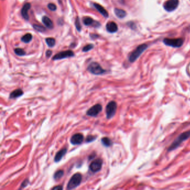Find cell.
<instances>
[{"label":"cell","mask_w":190,"mask_h":190,"mask_svg":"<svg viewBox=\"0 0 190 190\" xmlns=\"http://www.w3.org/2000/svg\"><path fill=\"white\" fill-rule=\"evenodd\" d=\"M34 29L35 30H36L37 31L39 32H43L45 31V29L42 27V26H39V25H33Z\"/></svg>","instance_id":"obj_26"},{"label":"cell","mask_w":190,"mask_h":190,"mask_svg":"<svg viewBox=\"0 0 190 190\" xmlns=\"http://www.w3.org/2000/svg\"><path fill=\"white\" fill-rule=\"evenodd\" d=\"M63 189V187L62 186H56L54 187H53V190H62Z\"/></svg>","instance_id":"obj_31"},{"label":"cell","mask_w":190,"mask_h":190,"mask_svg":"<svg viewBox=\"0 0 190 190\" xmlns=\"http://www.w3.org/2000/svg\"><path fill=\"white\" fill-rule=\"evenodd\" d=\"M32 36L31 34L30 33H27L26 35H25L22 38H21V40L23 42H25V43H28L30 42L32 40Z\"/></svg>","instance_id":"obj_22"},{"label":"cell","mask_w":190,"mask_h":190,"mask_svg":"<svg viewBox=\"0 0 190 190\" xmlns=\"http://www.w3.org/2000/svg\"><path fill=\"white\" fill-rule=\"evenodd\" d=\"M190 137V130L186 131L178 136L173 142L169 148H168V151H172L175 149L178 148L180 145L185 140H186L188 138Z\"/></svg>","instance_id":"obj_1"},{"label":"cell","mask_w":190,"mask_h":190,"mask_svg":"<svg viewBox=\"0 0 190 190\" xmlns=\"http://www.w3.org/2000/svg\"><path fill=\"white\" fill-rule=\"evenodd\" d=\"M115 14L116 16L120 19H122L126 16V12L125 11L119 9H115L114 10Z\"/></svg>","instance_id":"obj_20"},{"label":"cell","mask_w":190,"mask_h":190,"mask_svg":"<svg viewBox=\"0 0 190 190\" xmlns=\"http://www.w3.org/2000/svg\"><path fill=\"white\" fill-rule=\"evenodd\" d=\"M93 48V45L92 44H90V45H87L86 46H85V47L83 48V52H87L89 50H90L91 49H92Z\"/></svg>","instance_id":"obj_27"},{"label":"cell","mask_w":190,"mask_h":190,"mask_svg":"<svg viewBox=\"0 0 190 190\" xmlns=\"http://www.w3.org/2000/svg\"><path fill=\"white\" fill-rule=\"evenodd\" d=\"M75 26L76 27V29L79 31H81V25L80 23V21H79V19L78 17H77L76 21H75Z\"/></svg>","instance_id":"obj_29"},{"label":"cell","mask_w":190,"mask_h":190,"mask_svg":"<svg viewBox=\"0 0 190 190\" xmlns=\"http://www.w3.org/2000/svg\"><path fill=\"white\" fill-rule=\"evenodd\" d=\"M96 139V136H92V135H89V136H87L85 140H86V142L89 143V142H92L95 140Z\"/></svg>","instance_id":"obj_25"},{"label":"cell","mask_w":190,"mask_h":190,"mask_svg":"<svg viewBox=\"0 0 190 190\" xmlns=\"http://www.w3.org/2000/svg\"><path fill=\"white\" fill-rule=\"evenodd\" d=\"M164 43L169 46H172L173 48H179L181 47L183 43V40L182 39H165L163 40Z\"/></svg>","instance_id":"obj_6"},{"label":"cell","mask_w":190,"mask_h":190,"mask_svg":"<svg viewBox=\"0 0 190 190\" xmlns=\"http://www.w3.org/2000/svg\"><path fill=\"white\" fill-rule=\"evenodd\" d=\"M84 136L81 133H76L70 139V142L73 145H79L83 142Z\"/></svg>","instance_id":"obj_11"},{"label":"cell","mask_w":190,"mask_h":190,"mask_svg":"<svg viewBox=\"0 0 190 190\" xmlns=\"http://www.w3.org/2000/svg\"><path fill=\"white\" fill-rule=\"evenodd\" d=\"M64 174L63 170H58L57 171L54 175V179L55 181L60 180L61 178L63 177Z\"/></svg>","instance_id":"obj_21"},{"label":"cell","mask_w":190,"mask_h":190,"mask_svg":"<svg viewBox=\"0 0 190 190\" xmlns=\"http://www.w3.org/2000/svg\"><path fill=\"white\" fill-rule=\"evenodd\" d=\"M147 48V45L146 44H143L138 46L137 49L130 54L129 57V60L130 62L133 63L135 62L138 58L141 55L146 49Z\"/></svg>","instance_id":"obj_3"},{"label":"cell","mask_w":190,"mask_h":190,"mask_svg":"<svg viewBox=\"0 0 190 190\" xmlns=\"http://www.w3.org/2000/svg\"><path fill=\"white\" fill-rule=\"evenodd\" d=\"M94 6L95 7V9L98 11L104 17H108L109 15L108 12L106 10V9L102 6L101 5H100L98 3H94Z\"/></svg>","instance_id":"obj_16"},{"label":"cell","mask_w":190,"mask_h":190,"mask_svg":"<svg viewBox=\"0 0 190 190\" xmlns=\"http://www.w3.org/2000/svg\"><path fill=\"white\" fill-rule=\"evenodd\" d=\"M101 142L102 145L105 147H110L113 145L112 141L108 137H103L101 139Z\"/></svg>","instance_id":"obj_19"},{"label":"cell","mask_w":190,"mask_h":190,"mask_svg":"<svg viewBox=\"0 0 190 190\" xmlns=\"http://www.w3.org/2000/svg\"><path fill=\"white\" fill-rule=\"evenodd\" d=\"M102 110V106L100 104H96L89 108L86 112V115L90 116H97Z\"/></svg>","instance_id":"obj_7"},{"label":"cell","mask_w":190,"mask_h":190,"mask_svg":"<svg viewBox=\"0 0 190 190\" xmlns=\"http://www.w3.org/2000/svg\"><path fill=\"white\" fill-rule=\"evenodd\" d=\"M66 152H67V148H63L60 149L59 151H58L56 153L54 157V161L55 162H58L60 161Z\"/></svg>","instance_id":"obj_13"},{"label":"cell","mask_w":190,"mask_h":190,"mask_svg":"<svg viewBox=\"0 0 190 190\" xmlns=\"http://www.w3.org/2000/svg\"><path fill=\"white\" fill-rule=\"evenodd\" d=\"M31 7V5L29 3H27L26 4H25L23 6V7L22 8L21 10V15L22 16V17L26 20H28L29 19V14H28V12L29 11V9Z\"/></svg>","instance_id":"obj_12"},{"label":"cell","mask_w":190,"mask_h":190,"mask_svg":"<svg viewBox=\"0 0 190 190\" xmlns=\"http://www.w3.org/2000/svg\"><path fill=\"white\" fill-rule=\"evenodd\" d=\"M117 109V104L114 101H111L106 106V116L107 119H111L114 116Z\"/></svg>","instance_id":"obj_5"},{"label":"cell","mask_w":190,"mask_h":190,"mask_svg":"<svg viewBox=\"0 0 190 190\" xmlns=\"http://www.w3.org/2000/svg\"><path fill=\"white\" fill-rule=\"evenodd\" d=\"M46 42L49 47H53L55 44V40L53 38H47L46 39Z\"/></svg>","instance_id":"obj_23"},{"label":"cell","mask_w":190,"mask_h":190,"mask_svg":"<svg viewBox=\"0 0 190 190\" xmlns=\"http://www.w3.org/2000/svg\"><path fill=\"white\" fill-rule=\"evenodd\" d=\"M82 180V175L80 173L74 174L68 182L67 189L68 190H72L76 188L80 184Z\"/></svg>","instance_id":"obj_2"},{"label":"cell","mask_w":190,"mask_h":190,"mask_svg":"<svg viewBox=\"0 0 190 190\" xmlns=\"http://www.w3.org/2000/svg\"><path fill=\"white\" fill-rule=\"evenodd\" d=\"M42 22L43 23V24L46 26V27H47L48 28H49V29H52L53 28V21H52L51 19H49L48 17L43 16L42 17Z\"/></svg>","instance_id":"obj_18"},{"label":"cell","mask_w":190,"mask_h":190,"mask_svg":"<svg viewBox=\"0 0 190 190\" xmlns=\"http://www.w3.org/2000/svg\"><path fill=\"white\" fill-rule=\"evenodd\" d=\"M48 8L51 11H55L56 10V6L55 4L50 3L48 5Z\"/></svg>","instance_id":"obj_30"},{"label":"cell","mask_w":190,"mask_h":190,"mask_svg":"<svg viewBox=\"0 0 190 190\" xmlns=\"http://www.w3.org/2000/svg\"><path fill=\"white\" fill-rule=\"evenodd\" d=\"M83 23H84L85 25H86V26H91V25H92V26H94L98 27V26L100 25L99 22H95L92 18L88 17H86L84 18Z\"/></svg>","instance_id":"obj_15"},{"label":"cell","mask_w":190,"mask_h":190,"mask_svg":"<svg viewBox=\"0 0 190 190\" xmlns=\"http://www.w3.org/2000/svg\"><path fill=\"white\" fill-rule=\"evenodd\" d=\"M102 165L103 161L101 159H96L90 163L89 166V169L93 173L99 172L102 169Z\"/></svg>","instance_id":"obj_8"},{"label":"cell","mask_w":190,"mask_h":190,"mask_svg":"<svg viewBox=\"0 0 190 190\" xmlns=\"http://www.w3.org/2000/svg\"><path fill=\"white\" fill-rule=\"evenodd\" d=\"M106 30L109 32L113 33L118 30V26L114 22H109L106 25Z\"/></svg>","instance_id":"obj_14"},{"label":"cell","mask_w":190,"mask_h":190,"mask_svg":"<svg viewBox=\"0 0 190 190\" xmlns=\"http://www.w3.org/2000/svg\"><path fill=\"white\" fill-rule=\"evenodd\" d=\"M52 52L50 51V50H48V51H47V52L46 53V56L48 57V58H49V57H50V56L52 55Z\"/></svg>","instance_id":"obj_32"},{"label":"cell","mask_w":190,"mask_h":190,"mask_svg":"<svg viewBox=\"0 0 190 190\" xmlns=\"http://www.w3.org/2000/svg\"><path fill=\"white\" fill-rule=\"evenodd\" d=\"M88 70L92 74L94 75H102L106 73V70L103 69L99 64L93 62L89 64L88 67Z\"/></svg>","instance_id":"obj_4"},{"label":"cell","mask_w":190,"mask_h":190,"mask_svg":"<svg viewBox=\"0 0 190 190\" xmlns=\"http://www.w3.org/2000/svg\"><path fill=\"white\" fill-rule=\"evenodd\" d=\"M29 181L28 179H26V180H24L22 183H21V187L20 189H24L27 186V185H29Z\"/></svg>","instance_id":"obj_28"},{"label":"cell","mask_w":190,"mask_h":190,"mask_svg":"<svg viewBox=\"0 0 190 190\" xmlns=\"http://www.w3.org/2000/svg\"><path fill=\"white\" fill-rule=\"evenodd\" d=\"M23 94V92L21 89H17L12 91L10 94V99H15L19 98Z\"/></svg>","instance_id":"obj_17"},{"label":"cell","mask_w":190,"mask_h":190,"mask_svg":"<svg viewBox=\"0 0 190 190\" xmlns=\"http://www.w3.org/2000/svg\"><path fill=\"white\" fill-rule=\"evenodd\" d=\"M15 53L19 56H23L25 55V52L20 48H17L15 49Z\"/></svg>","instance_id":"obj_24"},{"label":"cell","mask_w":190,"mask_h":190,"mask_svg":"<svg viewBox=\"0 0 190 190\" xmlns=\"http://www.w3.org/2000/svg\"><path fill=\"white\" fill-rule=\"evenodd\" d=\"M74 55V53L72 51H71V50L65 51V52H60V53L56 54L53 57V60H56L63 59H65V58H68L72 57Z\"/></svg>","instance_id":"obj_10"},{"label":"cell","mask_w":190,"mask_h":190,"mask_svg":"<svg viewBox=\"0 0 190 190\" xmlns=\"http://www.w3.org/2000/svg\"><path fill=\"white\" fill-rule=\"evenodd\" d=\"M179 3V0H169L164 5L165 9L169 12L175 10Z\"/></svg>","instance_id":"obj_9"}]
</instances>
